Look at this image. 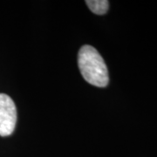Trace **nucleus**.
Masks as SVG:
<instances>
[{"label": "nucleus", "instance_id": "1", "mask_svg": "<svg viewBox=\"0 0 157 157\" xmlns=\"http://www.w3.org/2000/svg\"><path fill=\"white\" fill-rule=\"evenodd\" d=\"M79 71L86 81L98 87L108 85L109 76L107 65L100 52L92 45H83L78 53Z\"/></svg>", "mask_w": 157, "mask_h": 157}, {"label": "nucleus", "instance_id": "2", "mask_svg": "<svg viewBox=\"0 0 157 157\" xmlns=\"http://www.w3.org/2000/svg\"><path fill=\"white\" fill-rule=\"evenodd\" d=\"M16 122L17 109L14 101L6 94H0V136L11 135Z\"/></svg>", "mask_w": 157, "mask_h": 157}, {"label": "nucleus", "instance_id": "3", "mask_svg": "<svg viewBox=\"0 0 157 157\" xmlns=\"http://www.w3.org/2000/svg\"><path fill=\"white\" fill-rule=\"evenodd\" d=\"M86 4L91 11L97 15H103L107 13L109 7V2L107 0H86Z\"/></svg>", "mask_w": 157, "mask_h": 157}]
</instances>
